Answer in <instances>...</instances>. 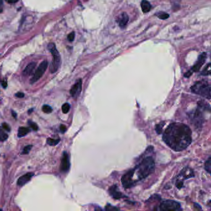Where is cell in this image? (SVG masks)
Instances as JSON below:
<instances>
[{"label": "cell", "mask_w": 211, "mask_h": 211, "mask_svg": "<svg viewBox=\"0 0 211 211\" xmlns=\"http://www.w3.org/2000/svg\"><path fill=\"white\" fill-rule=\"evenodd\" d=\"M42 111L45 113H50L52 112L53 109L52 107L48 105H44L42 107Z\"/></svg>", "instance_id": "21"}, {"label": "cell", "mask_w": 211, "mask_h": 211, "mask_svg": "<svg viewBox=\"0 0 211 211\" xmlns=\"http://www.w3.org/2000/svg\"><path fill=\"white\" fill-rule=\"evenodd\" d=\"M32 145H30L25 147L24 148V149H23L22 152L21 153H22V154H27V153H29L30 149H32Z\"/></svg>", "instance_id": "26"}, {"label": "cell", "mask_w": 211, "mask_h": 211, "mask_svg": "<svg viewBox=\"0 0 211 211\" xmlns=\"http://www.w3.org/2000/svg\"><path fill=\"white\" fill-rule=\"evenodd\" d=\"M29 132H30V129L29 128L22 126V127H20L18 129L17 136L19 137H24L25 135H27V134Z\"/></svg>", "instance_id": "17"}, {"label": "cell", "mask_w": 211, "mask_h": 211, "mask_svg": "<svg viewBox=\"0 0 211 211\" xmlns=\"http://www.w3.org/2000/svg\"><path fill=\"white\" fill-rule=\"evenodd\" d=\"M74 37H75V33L74 32H72L68 35V40L70 42H72L74 39Z\"/></svg>", "instance_id": "28"}, {"label": "cell", "mask_w": 211, "mask_h": 211, "mask_svg": "<svg viewBox=\"0 0 211 211\" xmlns=\"http://www.w3.org/2000/svg\"><path fill=\"white\" fill-rule=\"evenodd\" d=\"M193 71H188V72H186V73L185 74V77H186V78H189V77L192 74H193Z\"/></svg>", "instance_id": "34"}, {"label": "cell", "mask_w": 211, "mask_h": 211, "mask_svg": "<svg viewBox=\"0 0 211 211\" xmlns=\"http://www.w3.org/2000/svg\"><path fill=\"white\" fill-rule=\"evenodd\" d=\"M176 187H177L178 189H181L182 188H183V181H182V180H179V181H178L177 182H176Z\"/></svg>", "instance_id": "31"}, {"label": "cell", "mask_w": 211, "mask_h": 211, "mask_svg": "<svg viewBox=\"0 0 211 211\" xmlns=\"http://www.w3.org/2000/svg\"><path fill=\"white\" fill-rule=\"evenodd\" d=\"M109 192L111 196L116 199H119L123 197V194L118 190V188L117 185H113L109 189Z\"/></svg>", "instance_id": "14"}, {"label": "cell", "mask_w": 211, "mask_h": 211, "mask_svg": "<svg viewBox=\"0 0 211 211\" xmlns=\"http://www.w3.org/2000/svg\"><path fill=\"white\" fill-rule=\"evenodd\" d=\"M7 86V83L6 80H3V82H2V86L3 87V88H5H5H6Z\"/></svg>", "instance_id": "35"}, {"label": "cell", "mask_w": 211, "mask_h": 211, "mask_svg": "<svg viewBox=\"0 0 211 211\" xmlns=\"http://www.w3.org/2000/svg\"><path fill=\"white\" fill-rule=\"evenodd\" d=\"M141 9L142 11H143V13H148L150 11L151 9V5L149 1H146V0H143L141 3Z\"/></svg>", "instance_id": "16"}, {"label": "cell", "mask_w": 211, "mask_h": 211, "mask_svg": "<svg viewBox=\"0 0 211 211\" xmlns=\"http://www.w3.org/2000/svg\"><path fill=\"white\" fill-rule=\"evenodd\" d=\"M70 162L69 155L66 152H64L62 159H61V162L60 165V169L63 172H67L70 170Z\"/></svg>", "instance_id": "8"}, {"label": "cell", "mask_w": 211, "mask_h": 211, "mask_svg": "<svg viewBox=\"0 0 211 211\" xmlns=\"http://www.w3.org/2000/svg\"><path fill=\"white\" fill-rule=\"evenodd\" d=\"M82 90V80L79 79L77 81L70 90V94L71 95L72 97L74 98L78 97V96L80 95V92Z\"/></svg>", "instance_id": "9"}, {"label": "cell", "mask_w": 211, "mask_h": 211, "mask_svg": "<svg viewBox=\"0 0 211 211\" xmlns=\"http://www.w3.org/2000/svg\"><path fill=\"white\" fill-rule=\"evenodd\" d=\"M105 210H119L118 208H116V207L115 206H111L110 204H108L107 205L106 207H105Z\"/></svg>", "instance_id": "29"}, {"label": "cell", "mask_w": 211, "mask_h": 211, "mask_svg": "<svg viewBox=\"0 0 211 211\" xmlns=\"http://www.w3.org/2000/svg\"><path fill=\"white\" fill-rule=\"evenodd\" d=\"M60 139H52V138H48L47 140V143L48 145H52V146H54V145H57L59 143Z\"/></svg>", "instance_id": "18"}, {"label": "cell", "mask_w": 211, "mask_h": 211, "mask_svg": "<svg viewBox=\"0 0 211 211\" xmlns=\"http://www.w3.org/2000/svg\"><path fill=\"white\" fill-rule=\"evenodd\" d=\"M2 127L4 129H5L6 131L7 132H10L11 131V128L10 126H9L8 124L6 123H3L2 124Z\"/></svg>", "instance_id": "27"}, {"label": "cell", "mask_w": 211, "mask_h": 211, "mask_svg": "<svg viewBox=\"0 0 211 211\" xmlns=\"http://www.w3.org/2000/svg\"><path fill=\"white\" fill-rule=\"evenodd\" d=\"M210 74V63H208L206 65L204 70L201 72V74L203 76H208Z\"/></svg>", "instance_id": "19"}, {"label": "cell", "mask_w": 211, "mask_h": 211, "mask_svg": "<svg viewBox=\"0 0 211 211\" xmlns=\"http://www.w3.org/2000/svg\"><path fill=\"white\" fill-rule=\"evenodd\" d=\"M60 131H61V133H65L67 129H66V126L64 125H61L60 126Z\"/></svg>", "instance_id": "32"}, {"label": "cell", "mask_w": 211, "mask_h": 211, "mask_svg": "<svg viewBox=\"0 0 211 211\" xmlns=\"http://www.w3.org/2000/svg\"><path fill=\"white\" fill-rule=\"evenodd\" d=\"M3 11V1L2 0H0V13Z\"/></svg>", "instance_id": "37"}, {"label": "cell", "mask_w": 211, "mask_h": 211, "mask_svg": "<svg viewBox=\"0 0 211 211\" xmlns=\"http://www.w3.org/2000/svg\"><path fill=\"white\" fill-rule=\"evenodd\" d=\"M205 169L209 173L211 171V157H209L205 163Z\"/></svg>", "instance_id": "20"}, {"label": "cell", "mask_w": 211, "mask_h": 211, "mask_svg": "<svg viewBox=\"0 0 211 211\" xmlns=\"http://www.w3.org/2000/svg\"><path fill=\"white\" fill-rule=\"evenodd\" d=\"M48 48L53 55V60L52 61L50 66V71L52 73H54V72H56L58 71L60 68L61 64V57L54 44H49L48 45Z\"/></svg>", "instance_id": "4"}, {"label": "cell", "mask_w": 211, "mask_h": 211, "mask_svg": "<svg viewBox=\"0 0 211 211\" xmlns=\"http://www.w3.org/2000/svg\"><path fill=\"white\" fill-rule=\"evenodd\" d=\"M155 162L151 157L144 158L134 169L125 173L121 178L122 185L125 188H129L141 180L145 178L154 171Z\"/></svg>", "instance_id": "2"}, {"label": "cell", "mask_w": 211, "mask_h": 211, "mask_svg": "<svg viewBox=\"0 0 211 211\" xmlns=\"http://www.w3.org/2000/svg\"><path fill=\"white\" fill-rule=\"evenodd\" d=\"M180 177H182L183 179H188L193 178L194 176V173L193 170L190 167H185L181 171V173L179 175Z\"/></svg>", "instance_id": "11"}, {"label": "cell", "mask_w": 211, "mask_h": 211, "mask_svg": "<svg viewBox=\"0 0 211 211\" xmlns=\"http://www.w3.org/2000/svg\"><path fill=\"white\" fill-rule=\"evenodd\" d=\"M7 138H8V135L3 131V129L0 128V141H5Z\"/></svg>", "instance_id": "22"}, {"label": "cell", "mask_w": 211, "mask_h": 211, "mask_svg": "<svg viewBox=\"0 0 211 211\" xmlns=\"http://www.w3.org/2000/svg\"><path fill=\"white\" fill-rule=\"evenodd\" d=\"M48 65V61H44L43 62L41 63L40 66H38V68L37 69V70L35 73H34L32 79H30V84L35 83L37 81L38 79L42 78V76L44 75V72H45L46 70H47Z\"/></svg>", "instance_id": "6"}, {"label": "cell", "mask_w": 211, "mask_h": 211, "mask_svg": "<svg viewBox=\"0 0 211 211\" xmlns=\"http://www.w3.org/2000/svg\"><path fill=\"white\" fill-rule=\"evenodd\" d=\"M6 1L8 3H17L19 0H6Z\"/></svg>", "instance_id": "36"}, {"label": "cell", "mask_w": 211, "mask_h": 211, "mask_svg": "<svg viewBox=\"0 0 211 211\" xmlns=\"http://www.w3.org/2000/svg\"><path fill=\"white\" fill-rule=\"evenodd\" d=\"M11 112H11V113H12V115H13V117L14 118H17V113H16V112H14V111H13V110H12V111H11Z\"/></svg>", "instance_id": "38"}, {"label": "cell", "mask_w": 211, "mask_h": 211, "mask_svg": "<svg viewBox=\"0 0 211 211\" xmlns=\"http://www.w3.org/2000/svg\"><path fill=\"white\" fill-rule=\"evenodd\" d=\"M33 176V173H27L21 176L17 180V185L19 186H22L23 185H24L25 184L28 183L30 180H31Z\"/></svg>", "instance_id": "12"}, {"label": "cell", "mask_w": 211, "mask_h": 211, "mask_svg": "<svg viewBox=\"0 0 211 211\" xmlns=\"http://www.w3.org/2000/svg\"><path fill=\"white\" fill-rule=\"evenodd\" d=\"M36 66V63H29L27 67L25 68V70L23 71V75L25 76H28L32 74L34 68Z\"/></svg>", "instance_id": "15"}, {"label": "cell", "mask_w": 211, "mask_h": 211, "mask_svg": "<svg viewBox=\"0 0 211 211\" xmlns=\"http://www.w3.org/2000/svg\"><path fill=\"white\" fill-rule=\"evenodd\" d=\"M206 58H207L206 53H201V54L199 56L198 60L196 62V63L194 64V66H193V69H192V71H194V72H197V71H199V70L201 69V66L205 63V61H206Z\"/></svg>", "instance_id": "10"}, {"label": "cell", "mask_w": 211, "mask_h": 211, "mask_svg": "<svg viewBox=\"0 0 211 211\" xmlns=\"http://www.w3.org/2000/svg\"><path fill=\"white\" fill-rule=\"evenodd\" d=\"M159 209L161 210H182L181 206L178 202L175 201L167 200L161 203L159 206Z\"/></svg>", "instance_id": "5"}, {"label": "cell", "mask_w": 211, "mask_h": 211, "mask_svg": "<svg viewBox=\"0 0 211 211\" xmlns=\"http://www.w3.org/2000/svg\"><path fill=\"white\" fill-rule=\"evenodd\" d=\"M191 91L208 99L210 98V86L208 82L199 81L191 87Z\"/></svg>", "instance_id": "3"}, {"label": "cell", "mask_w": 211, "mask_h": 211, "mask_svg": "<svg viewBox=\"0 0 211 211\" xmlns=\"http://www.w3.org/2000/svg\"><path fill=\"white\" fill-rule=\"evenodd\" d=\"M61 109L63 113H68L70 110V105L68 103H65L63 105Z\"/></svg>", "instance_id": "23"}, {"label": "cell", "mask_w": 211, "mask_h": 211, "mask_svg": "<svg viewBox=\"0 0 211 211\" xmlns=\"http://www.w3.org/2000/svg\"><path fill=\"white\" fill-rule=\"evenodd\" d=\"M129 21V16L126 13H123L120 17L118 18V21H117L119 24V26L121 29H124L126 27Z\"/></svg>", "instance_id": "13"}, {"label": "cell", "mask_w": 211, "mask_h": 211, "mask_svg": "<svg viewBox=\"0 0 211 211\" xmlns=\"http://www.w3.org/2000/svg\"><path fill=\"white\" fill-rule=\"evenodd\" d=\"M157 16H158L159 19L164 20V19H167L169 17V14H167L165 13H160L157 14Z\"/></svg>", "instance_id": "25"}, {"label": "cell", "mask_w": 211, "mask_h": 211, "mask_svg": "<svg viewBox=\"0 0 211 211\" xmlns=\"http://www.w3.org/2000/svg\"><path fill=\"white\" fill-rule=\"evenodd\" d=\"M16 96L18 98H23L24 97V94L22 92H18L16 94Z\"/></svg>", "instance_id": "33"}, {"label": "cell", "mask_w": 211, "mask_h": 211, "mask_svg": "<svg viewBox=\"0 0 211 211\" xmlns=\"http://www.w3.org/2000/svg\"><path fill=\"white\" fill-rule=\"evenodd\" d=\"M28 125H29V126H30V127L33 130V131H37L38 130V126L36 123H34V122L31 121H28Z\"/></svg>", "instance_id": "24"}, {"label": "cell", "mask_w": 211, "mask_h": 211, "mask_svg": "<svg viewBox=\"0 0 211 211\" xmlns=\"http://www.w3.org/2000/svg\"><path fill=\"white\" fill-rule=\"evenodd\" d=\"M164 125V123H163L162 125V123H160L158 125L156 126V131L157 132L158 134H160L161 132H162V126Z\"/></svg>", "instance_id": "30"}, {"label": "cell", "mask_w": 211, "mask_h": 211, "mask_svg": "<svg viewBox=\"0 0 211 211\" xmlns=\"http://www.w3.org/2000/svg\"><path fill=\"white\" fill-rule=\"evenodd\" d=\"M192 120L194 121L196 126H202V123L204 121V118H203V115L200 107H199L198 109L194 112L193 118H192Z\"/></svg>", "instance_id": "7"}, {"label": "cell", "mask_w": 211, "mask_h": 211, "mask_svg": "<svg viewBox=\"0 0 211 211\" xmlns=\"http://www.w3.org/2000/svg\"><path fill=\"white\" fill-rule=\"evenodd\" d=\"M191 131L187 125L181 123H173L163 134V140L173 150L180 152L185 150L192 141Z\"/></svg>", "instance_id": "1"}]
</instances>
